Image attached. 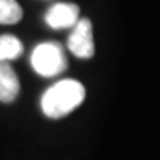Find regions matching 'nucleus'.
<instances>
[{
    "label": "nucleus",
    "mask_w": 160,
    "mask_h": 160,
    "mask_svg": "<svg viewBox=\"0 0 160 160\" xmlns=\"http://www.w3.org/2000/svg\"><path fill=\"white\" fill-rule=\"evenodd\" d=\"M86 91L80 82L65 79L51 86L43 93L40 105L42 111L49 119H61L74 111L85 101Z\"/></svg>",
    "instance_id": "nucleus-1"
},
{
    "label": "nucleus",
    "mask_w": 160,
    "mask_h": 160,
    "mask_svg": "<svg viewBox=\"0 0 160 160\" xmlns=\"http://www.w3.org/2000/svg\"><path fill=\"white\" fill-rule=\"evenodd\" d=\"M31 65L42 77H55L67 67L64 49L57 42H45L36 46L31 55Z\"/></svg>",
    "instance_id": "nucleus-2"
},
{
    "label": "nucleus",
    "mask_w": 160,
    "mask_h": 160,
    "mask_svg": "<svg viewBox=\"0 0 160 160\" xmlns=\"http://www.w3.org/2000/svg\"><path fill=\"white\" fill-rule=\"evenodd\" d=\"M92 31L93 30L89 18H80L68 37V49L73 52V55L82 59H89L93 57L95 45Z\"/></svg>",
    "instance_id": "nucleus-3"
},
{
    "label": "nucleus",
    "mask_w": 160,
    "mask_h": 160,
    "mask_svg": "<svg viewBox=\"0 0 160 160\" xmlns=\"http://www.w3.org/2000/svg\"><path fill=\"white\" fill-rule=\"evenodd\" d=\"M79 6L74 3H57L46 12V24L53 30L73 28L79 21Z\"/></svg>",
    "instance_id": "nucleus-4"
},
{
    "label": "nucleus",
    "mask_w": 160,
    "mask_h": 160,
    "mask_svg": "<svg viewBox=\"0 0 160 160\" xmlns=\"http://www.w3.org/2000/svg\"><path fill=\"white\" fill-rule=\"evenodd\" d=\"M19 93V80L9 62H0V101L13 102Z\"/></svg>",
    "instance_id": "nucleus-5"
},
{
    "label": "nucleus",
    "mask_w": 160,
    "mask_h": 160,
    "mask_svg": "<svg viewBox=\"0 0 160 160\" xmlns=\"http://www.w3.org/2000/svg\"><path fill=\"white\" fill-rule=\"evenodd\" d=\"M22 53L21 42L11 34L0 36V62H9Z\"/></svg>",
    "instance_id": "nucleus-6"
},
{
    "label": "nucleus",
    "mask_w": 160,
    "mask_h": 160,
    "mask_svg": "<svg viewBox=\"0 0 160 160\" xmlns=\"http://www.w3.org/2000/svg\"><path fill=\"white\" fill-rule=\"evenodd\" d=\"M22 18V9L17 0H0V24L12 25Z\"/></svg>",
    "instance_id": "nucleus-7"
}]
</instances>
